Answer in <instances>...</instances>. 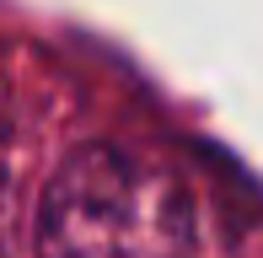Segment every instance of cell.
Returning a JSON list of instances; mask_svg holds the SVG:
<instances>
[{
  "instance_id": "obj_1",
  "label": "cell",
  "mask_w": 263,
  "mask_h": 258,
  "mask_svg": "<svg viewBox=\"0 0 263 258\" xmlns=\"http://www.w3.org/2000/svg\"><path fill=\"white\" fill-rule=\"evenodd\" d=\"M38 258H194V199L118 145H81L43 194Z\"/></svg>"
},
{
  "instance_id": "obj_2",
  "label": "cell",
  "mask_w": 263,
  "mask_h": 258,
  "mask_svg": "<svg viewBox=\"0 0 263 258\" xmlns=\"http://www.w3.org/2000/svg\"><path fill=\"white\" fill-rule=\"evenodd\" d=\"M6 194H11V167H6V119H0V215H6Z\"/></svg>"
}]
</instances>
